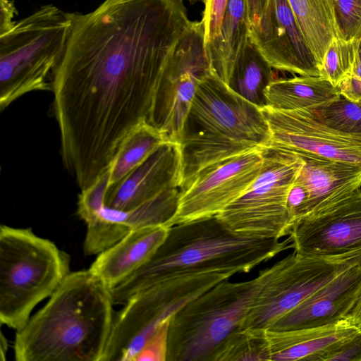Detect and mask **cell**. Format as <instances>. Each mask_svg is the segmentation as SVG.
<instances>
[{"mask_svg":"<svg viewBox=\"0 0 361 361\" xmlns=\"http://www.w3.org/2000/svg\"><path fill=\"white\" fill-rule=\"evenodd\" d=\"M72 18L53 111L64 166L85 189L137 125L156 126L168 61L191 21L183 0H104Z\"/></svg>","mask_w":361,"mask_h":361,"instance_id":"obj_1","label":"cell"},{"mask_svg":"<svg viewBox=\"0 0 361 361\" xmlns=\"http://www.w3.org/2000/svg\"><path fill=\"white\" fill-rule=\"evenodd\" d=\"M110 289L90 269L71 272L17 331L16 361H101L111 329Z\"/></svg>","mask_w":361,"mask_h":361,"instance_id":"obj_2","label":"cell"},{"mask_svg":"<svg viewBox=\"0 0 361 361\" xmlns=\"http://www.w3.org/2000/svg\"><path fill=\"white\" fill-rule=\"evenodd\" d=\"M292 248L288 237L251 238L235 235L216 216L169 227L152 257L135 272L110 289L114 305L166 279L188 274H245Z\"/></svg>","mask_w":361,"mask_h":361,"instance_id":"obj_3","label":"cell"},{"mask_svg":"<svg viewBox=\"0 0 361 361\" xmlns=\"http://www.w3.org/2000/svg\"><path fill=\"white\" fill-rule=\"evenodd\" d=\"M270 143L261 108L234 92L212 70L200 83L183 126L180 142L183 180L212 164L267 148Z\"/></svg>","mask_w":361,"mask_h":361,"instance_id":"obj_4","label":"cell"},{"mask_svg":"<svg viewBox=\"0 0 361 361\" xmlns=\"http://www.w3.org/2000/svg\"><path fill=\"white\" fill-rule=\"evenodd\" d=\"M70 256L30 228L0 226V322L16 331L71 273Z\"/></svg>","mask_w":361,"mask_h":361,"instance_id":"obj_5","label":"cell"},{"mask_svg":"<svg viewBox=\"0 0 361 361\" xmlns=\"http://www.w3.org/2000/svg\"><path fill=\"white\" fill-rule=\"evenodd\" d=\"M276 267L277 262L246 281H222L176 312L169 324L166 361H209L241 328Z\"/></svg>","mask_w":361,"mask_h":361,"instance_id":"obj_6","label":"cell"},{"mask_svg":"<svg viewBox=\"0 0 361 361\" xmlns=\"http://www.w3.org/2000/svg\"><path fill=\"white\" fill-rule=\"evenodd\" d=\"M73 25L72 13L44 5L0 36V109L32 91H52Z\"/></svg>","mask_w":361,"mask_h":361,"instance_id":"obj_7","label":"cell"},{"mask_svg":"<svg viewBox=\"0 0 361 361\" xmlns=\"http://www.w3.org/2000/svg\"><path fill=\"white\" fill-rule=\"evenodd\" d=\"M233 276L226 272L183 275L135 293L114 315L102 361H135L166 321L191 300Z\"/></svg>","mask_w":361,"mask_h":361,"instance_id":"obj_8","label":"cell"},{"mask_svg":"<svg viewBox=\"0 0 361 361\" xmlns=\"http://www.w3.org/2000/svg\"><path fill=\"white\" fill-rule=\"evenodd\" d=\"M303 159L293 152L264 149V167L256 180L216 217L233 233L251 238L280 239L293 227L287 200Z\"/></svg>","mask_w":361,"mask_h":361,"instance_id":"obj_9","label":"cell"},{"mask_svg":"<svg viewBox=\"0 0 361 361\" xmlns=\"http://www.w3.org/2000/svg\"><path fill=\"white\" fill-rule=\"evenodd\" d=\"M361 264V247L336 255L295 252L277 262L240 329L271 328L281 317L347 269Z\"/></svg>","mask_w":361,"mask_h":361,"instance_id":"obj_10","label":"cell"},{"mask_svg":"<svg viewBox=\"0 0 361 361\" xmlns=\"http://www.w3.org/2000/svg\"><path fill=\"white\" fill-rule=\"evenodd\" d=\"M264 149L219 161L185 178L169 227L216 216L240 197L262 172Z\"/></svg>","mask_w":361,"mask_h":361,"instance_id":"obj_11","label":"cell"},{"mask_svg":"<svg viewBox=\"0 0 361 361\" xmlns=\"http://www.w3.org/2000/svg\"><path fill=\"white\" fill-rule=\"evenodd\" d=\"M212 70L203 23L191 21L168 61L158 97L155 125L170 142L180 144L198 86Z\"/></svg>","mask_w":361,"mask_h":361,"instance_id":"obj_12","label":"cell"},{"mask_svg":"<svg viewBox=\"0 0 361 361\" xmlns=\"http://www.w3.org/2000/svg\"><path fill=\"white\" fill-rule=\"evenodd\" d=\"M261 109L269 128V147L361 165L360 134L332 129L306 109Z\"/></svg>","mask_w":361,"mask_h":361,"instance_id":"obj_13","label":"cell"},{"mask_svg":"<svg viewBox=\"0 0 361 361\" xmlns=\"http://www.w3.org/2000/svg\"><path fill=\"white\" fill-rule=\"evenodd\" d=\"M288 237L302 255H336L361 247V188L295 223Z\"/></svg>","mask_w":361,"mask_h":361,"instance_id":"obj_14","label":"cell"},{"mask_svg":"<svg viewBox=\"0 0 361 361\" xmlns=\"http://www.w3.org/2000/svg\"><path fill=\"white\" fill-rule=\"evenodd\" d=\"M250 37L272 68L303 76H320L288 0H269Z\"/></svg>","mask_w":361,"mask_h":361,"instance_id":"obj_15","label":"cell"},{"mask_svg":"<svg viewBox=\"0 0 361 361\" xmlns=\"http://www.w3.org/2000/svg\"><path fill=\"white\" fill-rule=\"evenodd\" d=\"M183 180L180 145L167 142L108 188L104 206L121 211L131 210L169 189L180 188Z\"/></svg>","mask_w":361,"mask_h":361,"instance_id":"obj_16","label":"cell"},{"mask_svg":"<svg viewBox=\"0 0 361 361\" xmlns=\"http://www.w3.org/2000/svg\"><path fill=\"white\" fill-rule=\"evenodd\" d=\"M178 194L179 188L169 189L128 211L104 205L87 224L85 252L88 255H99L134 230L157 226L169 227L177 209Z\"/></svg>","mask_w":361,"mask_h":361,"instance_id":"obj_17","label":"cell"},{"mask_svg":"<svg viewBox=\"0 0 361 361\" xmlns=\"http://www.w3.org/2000/svg\"><path fill=\"white\" fill-rule=\"evenodd\" d=\"M360 288L361 264H358L317 289L269 329L285 331L336 323L344 319Z\"/></svg>","mask_w":361,"mask_h":361,"instance_id":"obj_18","label":"cell"},{"mask_svg":"<svg viewBox=\"0 0 361 361\" xmlns=\"http://www.w3.org/2000/svg\"><path fill=\"white\" fill-rule=\"evenodd\" d=\"M169 227L157 226L130 231L99 253L90 271L109 289L144 265L164 241Z\"/></svg>","mask_w":361,"mask_h":361,"instance_id":"obj_19","label":"cell"},{"mask_svg":"<svg viewBox=\"0 0 361 361\" xmlns=\"http://www.w3.org/2000/svg\"><path fill=\"white\" fill-rule=\"evenodd\" d=\"M299 155L304 164L295 182L303 185L309 195L304 217L361 188V165Z\"/></svg>","mask_w":361,"mask_h":361,"instance_id":"obj_20","label":"cell"},{"mask_svg":"<svg viewBox=\"0 0 361 361\" xmlns=\"http://www.w3.org/2000/svg\"><path fill=\"white\" fill-rule=\"evenodd\" d=\"M358 329L345 319L312 328H266L269 361H321L322 356Z\"/></svg>","mask_w":361,"mask_h":361,"instance_id":"obj_21","label":"cell"},{"mask_svg":"<svg viewBox=\"0 0 361 361\" xmlns=\"http://www.w3.org/2000/svg\"><path fill=\"white\" fill-rule=\"evenodd\" d=\"M341 96L339 87L321 76L275 78L265 90L267 106L283 111L314 110Z\"/></svg>","mask_w":361,"mask_h":361,"instance_id":"obj_22","label":"cell"},{"mask_svg":"<svg viewBox=\"0 0 361 361\" xmlns=\"http://www.w3.org/2000/svg\"><path fill=\"white\" fill-rule=\"evenodd\" d=\"M249 36L246 0H228L220 34L206 47L212 71L227 85Z\"/></svg>","mask_w":361,"mask_h":361,"instance_id":"obj_23","label":"cell"},{"mask_svg":"<svg viewBox=\"0 0 361 361\" xmlns=\"http://www.w3.org/2000/svg\"><path fill=\"white\" fill-rule=\"evenodd\" d=\"M288 1L322 72L324 55L332 39L341 37L336 23L333 0Z\"/></svg>","mask_w":361,"mask_h":361,"instance_id":"obj_24","label":"cell"},{"mask_svg":"<svg viewBox=\"0 0 361 361\" xmlns=\"http://www.w3.org/2000/svg\"><path fill=\"white\" fill-rule=\"evenodd\" d=\"M274 79L272 67L249 36L238 56L228 85L262 109L267 106L266 88Z\"/></svg>","mask_w":361,"mask_h":361,"instance_id":"obj_25","label":"cell"},{"mask_svg":"<svg viewBox=\"0 0 361 361\" xmlns=\"http://www.w3.org/2000/svg\"><path fill=\"white\" fill-rule=\"evenodd\" d=\"M167 142L170 141L159 128L147 122L137 125L123 140L109 166V188L123 178Z\"/></svg>","mask_w":361,"mask_h":361,"instance_id":"obj_26","label":"cell"},{"mask_svg":"<svg viewBox=\"0 0 361 361\" xmlns=\"http://www.w3.org/2000/svg\"><path fill=\"white\" fill-rule=\"evenodd\" d=\"M261 360H269L266 328L235 331L215 350L209 361Z\"/></svg>","mask_w":361,"mask_h":361,"instance_id":"obj_27","label":"cell"},{"mask_svg":"<svg viewBox=\"0 0 361 361\" xmlns=\"http://www.w3.org/2000/svg\"><path fill=\"white\" fill-rule=\"evenodd\" d=\"M359 42L334 37L325 53L321 77L339 87L353 73Z\"/></svg>","mask_w":361,"mask_h":361,"instance_id":"obj_28","label":"cell"},{"mask_svg":"<svg viewBox=\"0 0 361 361\" xmlns=\"http://www.w3.org/2000/svg\"><path fill=\"white\" fill-rule=\"evenodd\" d=\"M329 128L347 134L361 135V104L343 96L314 110H308Z\"/></svg>","mask_w":361,"mask_h":361,"instance_id":"obj_29","label":"cell"},{"mask_svg":"<svg viewBox=\"0 0 361 361\" xmlns=\"http://www.w3.org/2000/svg\"><path fill=\"white\" fill-rule=\"evenodd\" d=\"M340 35L348 40L361 38V0H333Z\"/></svg>","mask_w":361,"mask_h":361,"instance_id":"obj_30","label":"cell"},{"mask_svg":"<svg viewBox=\"0 0 361 361\" xmlns=\"http://www.w3.org/2000/svg\"><path fill=\"white\" fill-rule=\"evenodd\" d=\"M109 168L90 187L81 190L78 197L77 213L85 222L97 214L104 205L109 188Z\"/></svg>","mask_w":361,"mask_h":361,"instance_id":"obj_31","label":"cell"},{"mask_svg":"<svg viewBox=\"0 0 361 361\" xmlns=\"http://www.w3.org/2000/svg\"><path fill=\"white\" fill-rule=\"evenodd\" d=\"M202 22L204 25L205 46L212 44L219 35L228 0H204Z\"/></svg>","mask_w":361,"mask_h":361,"instance_id":"obj_32","label":"cell"},{"mask_svg":"<svg viewBox=\"0 0 361 361\" xmlns=\"http://www.w3.org/2000/svg\"><path fill=\"white\" fill-rule=\"evenodd\" d=\"M171 319L166 321L157 330L137 355L135 361H166Z\"/></svg>","mask_w":361,"mask_h":361,"instance_id":"obj_33","label":"cell"},{"mask_svg":"<svg viewBox=\"0 0 361 361\" xmlns=\"http://www.w3.org/2000/svg\"><path fill=\"white\" fill-rule=\"evenodd\" d=\"M321 361H361V329L338 343Z\"/></svg>","mask_w":361,"mask_h":361,"instance_id":"obj_34","label":"cell"},{"mask_svg":"<svg viewBox=\"0 0 361 361\" xmlns=\"http://www.w3.org/2000/svg\"><path fill=\"white\" fill-rule=\"evenodd\" d=\"M339 88L342 96L361 104V38L353 73L339 85Z\"/></svg>","mask_w":361,"mask_h":361,"instance_id":"obj_35","label":"cell"},{"mask_svg":"<svg viewBox=\"0 0 361 361\" xmlns=\"http://www.w3.org/2000/svg\"><path fill=\"white\" fill-rule=\"evenodd\" d=\"M0 36L10 31L14 26L13 20L17 13L11 0H0Z\"/></svg>","mask_w":361,"mask_h":361,"instance_id":"obj_36","label":"cell"},{"mask_svg":"<svg viewBox=\"0 0 361 361\" xmlns=\"http://www.w3.org/2000/svg\"><path fill=\"white\" fill-rule=\"evenodd\" d=\"M269 0H246L250 32L258 23Z\"/></svg>","mask_w":361,"mask_h":361,"instance_id":"obj_37","label":"cell"},{"mask_svg":"<svg viewBox=\"0 0 361 361\" xmlns=\"http://www.w3.org/2000/svg\"><path fill=\"white\" fill-rule=\"evenodd\" d=\"M344 319L348 321L352 325L361 329V288L354 303L348 310Z\"/></svg>","mask_w":361,"mask_h":361,"instance_id":"obj_38","label":"cell"},{"mask_svg":"<svg viewBox=\"0 0 361 361\" xmlns=\"http://www.w3.org/2000/svg\"><path fill=\"white\" fill-rule=\"evenodd\" d=\"M7 341L5 338L4 334L2 332H1V337H0V350H1V358L0 360L1 361H4L6 360V353L7 351Z\"/></svg>","mask_w":361,"mask_h":361,"instance_id":"obj_39","label":"cell"},{"mask_svg":"<svg viewBox=\"0 0 361 361\" xmlns=\"http://www.w3.org/2000/svg\"><path fill=\"white\" fill-rule=\"evenodd\" d=\"M189 1H195V0H189Z\"/></svg>","mask_w":361,"mask_h":361,"instance_id":"obj_40","label":"cell"}]
</instances>
